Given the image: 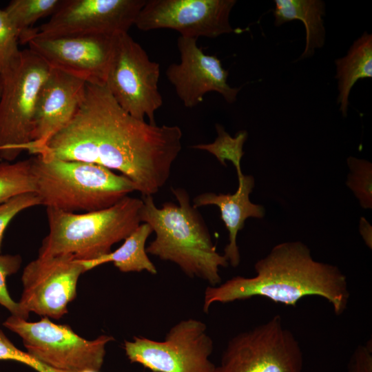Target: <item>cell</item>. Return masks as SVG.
<instances>
[{
  "instance_id": "1",
  "label": "cell",
  "mask_w": 372,
  "mask_h": 372,
  "mask_svg": "<svg viewBox=\"0 0 372 372\" xmlns=\"http://www.w3.org/2000/svg\"><path fill=\"white\" fill-rule=\"evenodd\" d=\"M182 136L178 126H158L131 116L105 85L86 83L73 118L35 155L118 171L143 197L156 194L168 180Z\"/></svg>"
},
{
  "instance_id": "2",
  "label": "cell",
  "mask_w": 372,
  "mask_h": 372,
  "mask_svg": "<svg viewBox=\"0 0 372 372\" xmlns=\"http://www.w3.org/2000/svg\"><path fill=\"white\" fill-rule=\"evenodd\" d=\"M253 277L234 276L205 290L203 310L214 303H229L259 296L275 303L296 306L302 298L316 296L327 300L336 315L347 309L350 292L346 276L335 265L313 259L300 241L275 245L254 265Z\"/></svg>"
},
{
  "instance_id": "3",
  "label": "cell",
  "mask_w": 372,
  "mask_h": 372,
  "mask_svg": "<svg viewBox=\"0 0 372 372\" xmlns=\"http://www.w3.org/2000/svg\"><path fill=\"white\" fill-rule=\"evenodd\" d=\"M178 205L166 202L157 207L153 196L142 197L141 223L150 225L156 237L147 254L176 264L190 278H198L210 286L221 283L220 267L229 262L218 254L209 229L197 208L191 205L187 192L172 189Z\"/></svg>"
},
{
  "instance_id": "4",
  "label": "cell",
  "mask_w": 372,
  "mask_h": 372,
  "mask_svg": "<svg viewBox=\"0 0 372 372\" xmlns=\"http://www.w3.org/2000/svg\"><path fill=\"white\" fill-rule=\"evenodd\" d=\"M30 159L35 193L46 207L74 213L97 211L136 191L128 178L99 165L39 155Z\"/></svg>"
},
{
  "instance_id": "5",
  "label": "cell",
  "mask_w": 372,
  "mask_h": 372,
  "mask_svg": "<svg viewBox=\"0 0 372 372\" xmlns=\"http://www.w3.org/2000/svg\"><path fill=\"white\" fill-rule=\"evenodd\" d=\"M143 205L142 198L127 196L110 207L83 214L46 207L49 232L39 256L70 254L90 260L107 254L141 224Z\"/></svg>"
},
{
  "instance_id": "6",
  "label": "cell",
  "mask_w": 372,
  "mask_h": 372,
  "mask_svg": "<svg viewBox=\"0 0 372 372\" xmlns=\"http://www.w3.org/2000/svg\"><path fill=\"white\" fill-rule=\"evenodd\" d=\"M50 67L30 49L0 74V158L12 162L22 152L34 154L36 105Z\"/></svg>"
},
{
  "instance_id": "7",
  "label": "cell",
  "mask_w": 372,
  "mask_h": 372,
  "mask_svg": "<svg viewBox=\"0 0 372 372\" xmlns=\"http://www.w3.org/2000/svg\"><path fill=\"white\" fill-rule=\"evenodd\" d=\"M3 325L21 338L29 354L45 365L64 372L99 371L104 362L106 345L114 340L109 335L91 340L85 339L70 326L56 324L48 317L29 322L11 315Z\"/></svg>"
},
{
  "instance_id": "8",
  "label": "cell",
  "mask_w": 372,
  "mask_h": 372,
  "mask_svg": "<svg viewBox=\"0 0 372 372\" xmlns=\"http://www.w3.org/2000/svg\"><path fill=\"white\" fill-rule=\"evenodd\" d=\"M214 372H303V353L277 315L233 336Z\"/></svg>"
},
{
  "instance_id": "9",
  "label": "cell",
  "mask_w": 372,
  "mask_h": 372,
  "mask_svg": "<svg viewBox=\"0 0 372 372\" xmlns=\"http://www.w3.org/2000/svg\"><path fill=\"white\" fill-rule=\"evenodd\" d=\"M123 348L131 363H138L153 372H214L209 360L214 342L203 322L184 319L173 325L163 340L134 336Z\"/></svg>"
},
{
  "instance_id": "10",
  "label": "cell",
  "mask_w": 372,
  "mask_h": 372,
  "mask_svg": "<svg viewBox=\"0 0 372 372\" xmlns=\"http://www.w3.org/2000/svg\"><path fill=\"white\" fill-rule=\"evenodd\" d=\"M159 77V63L128 32L117 34L105 86L118 105L133 117L147 116L156 124L155 112L163 105Z\"/></svg>"
},
{
  "instance_id": "11",
  "label": "cell",
  "mask_w": 372,
  "mask_h": 372,
  "mask_svg": "<svg viewBox=\"0 0 372 372\" xmlns=\"http://www.w3.org/2000/svg\"><path fill=\"white\" fill-rule=\"evenodd\" d=\"M147 0H65L50 20L34 28L28 41L78 35L128 32Z\"/></svg>"
},
{
  "instance_id": "12",
  "label": "cell",
  "mask_w": 372,
  "mask_h": 372,
  "mask_svg": "<svg viewBox=\"0 0 372 372\" xmlns=\"http://www.w3.org/2000/svg\"><path fill=\"white\" fill-rule=\"evenodd\" d=\"M85 272L81 260L72 255L38 256L22 273L23 292L18 302L21 310L28 317L32 312L60 319L76 298L78 280Z\"/></svg>"
},
{
  "instance_id": "13",
  "label": "cell",
  "mask_w": 372,
  "mask_h": 372,
  "mask_svg": "<svg viewBox=\"0 0 372 372\" xmlns=\"http://www.w3.org/2000/svg\"><path fill=\"white\" fill-rule=\"evenodd\" d=\"M236 0H147L134 25L142 31L174 30L180 37L216 38L234 32L229 15Z\"/></svg>"
},
{
  "instance_id": "14",
  "label": "cell",
  "mask_w": 372,
  "mask_h": 372,
  "mask_svg": "<svg viewBox=\"0 0 372 372\" xmlns=\"http://www.w3.org/2000/svg\"><path fill=\"white\" fill-rule=\"evenodd\" d=\"M116 35L34 38L27 44L50 68L61 70L86 83L105 85Z\"/></svg>"
},
{
  "instance_id": "15",
  "label": "cell",
  "mask_w": 372,
  "mask_h": 372,
  "mask_svg": "<svg viewBox=\"0 0 372 372\" xmlns=\"http://www.w3.org/2000/svg\"><path fill=\"white\" fill-rule=\"evenodd\" d=\"M180 62L171 64L166 76L185 107L193 108L203 102L209 92L221 94L228 103H234L242 88L227 83L228 71L214 55L206 54L197 45V39L179 37L177 41Z\"/></svg>"
},
{
  "instance_id": "16",
  "label": "cell",
  "mask_w": 372,
  "mask_h": 372,
  "mask_svg": "<svg viewBox=\"0 0 372 372\" xmlns=\"http://www.w3.org/2000/svg\"><path fill=\"white\" fill-rule=\"evenodd\" d=\"M86 83L50 68L37 98L32 141L44 146L73 118L83 100Z\"/></svg>"
},
{
  "instance_id": "17",
  "label": "cell",
  "mask_w": 372,
  "mask_h": 372,
  "mask_svg": "<svg viewBox=\"0 0 372 372\" xmlns=\"http://www.w3.org/2000/svg\"><path fill=\"white\" fill-rule=\"evenodd\" d=\"M238 186L233 194L207 192L196 196L193 200L195 208L205 205H216L220 211L221 219L229 232V243L224 249V256L229 265L236 267L240 261L237 245V235L248 218H262L265 209L254 204L249 199V194L254 187L255 180L251 175H245L241 168L236 169Z\"/></svg>"
},
{
  "instance_id": "18",
  "label": "cell",
  "mask_w": 372,
  "mask_h": 372,
  "mask_svg": "<svg viewBox=\"0 0 372 372\" xmlns=\"http://www.w3.org/2000/svg\"><path fill=\"white\" fill-rule=\"evenodd\" d=\"M273 9L274 24L280 26L285 23L300 20L306 32L305 48L296 60L310 58L317 49L325 43V3L321 0H275Z\"/></svg>"
},
{
  "instance_id": "19",
  "label": "cell",
  "mask_w": 372,
  "mask_h": 372,
  "mask_svg": "<svg viewBox=\"0 0 372 372\" xmlns=\"http://www.w3.org/2000/svg\"><path fill=\"white\" fill-rule=\"evenodd\" d=\"M335 64L339 91L337 103L346 117L352 87L358 80L372 77V34L364 32L353 43L346 56L335 59Z\"/></svg>"
},
{
  "instance_id": "20",
  "label": "cell",
  "mask_w": 372,
  "mask_h": 372,
  "mask_svg": "<svg viewBox=\"0 0 372 372\" xmlns=\"http://www.w3.org/2000/svg\"><path fill=\"white\" fill-rule=\"evenodd\" d=\"M152 232L150 225L143 223L115 251L94 260H81L85 271L105 263L113 262L121 272L146 271L151 274H156V267L149 258L145 247L146 241Z\"/></svg>"
},
{
  "instance_id": "21",
  "label": "cell",
  "mask_w": 372,
  "mask_h": 372,
  "mask_svg": "<svg viewBox=\"0 0 372 372\" xmlns=\"http://www.w3.org/2000/svg\"><path fill=\"white\" fill-rule=\"evenodd\" d=\"M65 0H12L4 9L19 34V41L24 44L40 19L52 16Z\"/></svg>"
},
{
  "instance_id": "22",
  "label": "cell",
  "mask_w": 372,
  "mask_h": 372,
  "mask_svg": "<svg viewBox=\"0 0 372 372\" xmlns=\"http://www.w3.org/2000/svg\"><path fill=\"white\" fill-rule=\"evenodd\" d=\"M27 192H35L31 159L0 161V204Z\"/></svg>"
},
{
  "instance_id": "23",
  "label": "cell",
  "mask_w": 372,
  "mask_h": 372,
  "mask_svg": "<svg viewBox=\"0 0 372 372\" xmlns=\"http://www.w3.org/2000/svg\"><path fill=\"white\" fill-rule=\"evenodd\" d=\"M216 130L218 136L213 143L196 145L192 147L207 151L225 166L227 165L225 161H229L236 169L240 168V161L244 155L243 145L248 136L247 131L240 130L232 137L220 124L216 125Z\"/></svg>"
},
{
  "instance_id": "24",
  "label": "cell",
  "mask_w": 372,
  "mask_h": 372,
  "mask_svg": "<svg viewBox=\"0 0 372 372\" xmlns=\"http://www.w3.org/2000/svg\"><path fill=\"white\" fill-rule=\"evenodd\" d=\"M347 165L350 172L347 186L353 192L364 209L372 208V164L361 158L349 156Z\"/></svg>"
},
{
  "instance_id": "25",
  "label": "cell",
  "mask_w": 372,
  "mask_h": 372,
  "mask_svg": "<svg viewBox=\"0 0 372 372\" xmlns=\"http://www.w3.org/2000/svg\"><path fill=\"white\" fill-rule=\"evenodd\" d=\"M19 34L4 10L0 9V74L19 56Z\"/></svg>"
},
{
  "instance_id": "26",
  "label": "cell",
  "mask_w": 372,
  "mask_h": 372,
  "mask_svg": "<svg viewBox=\"0 0 372 372\" xmlns=\"http://www.w3.org/2000/svg\"><path fill=\"white\" fill-rule=\"evenodd\" d=\"M22 258L20 255L0 254V304L8 309L12 316L27 320L18 302L11 298L6 287L8 276L14 274L20 269Z\"/></svg>"
},
{
  "instance_id": "27",
  "label": "cell",
  "mask_w": 372,
  "mask_h": 372,
  "mask_svg": "<svg viewBox=\"0 0 372 372\" xmlns=\"http://www.w3.org/2000/svg\"><path fill=\"white\" fill-rule=\"evenodd\" d=\"M41 205L35 192H27L17 195L0 204V254L4 232L10 221L21 211Z\"/></svg>"
},
{
  "instance_id": "28",
  "label": "cell",
  "mask_w": 372,
  "mask_h": 372,
  "mask_svg": "<svg viewBox=\"0 0 372 372\" xmlns=\"http://www.w3.org/2000/svg\"><path fill=\"white\" fill-rule=\"evenodd\" d=\"M0 360H10L25 364L37 372H64L54 370L18 349L0 329Z\"/></svg>"
},
{
  "instance_id": "29",
  "label": "cell",
  "mask_w": 372,
  "mask_h": 372,
  "mask_svg": "<svg viewBox=\"0 0 372 372\" xmlns=\"http://www.w3.org/2000/svg\"><path fill=\"white\" fill-rule=\"evenodd\" d=\"M347 372H372L371 341L355 349L348 362Z\"/></svg>"
},
{
  "instance_id": "30",
  "label": "cell",
  "mask_w": 372,
  "mask_h": 372,
  "mask_svg": "<svg viewBox=\"0 0 372 372\" xmlns=\"http://www.w3.org/2000/svg\"><path fill=\"white\" fill-rule=\"evenodd\" d=\"M359 231L365 244L372 248V227L364 217H362L359 224Z\"/></svg>"
},
{
  "instance_id": "31",
  "label": "cell",
  "mask_w": 372,
  "mask_h": 372,
  "mask_svg": "<svg viewBox=\"0 0 372 372\" xmlns=\"http://www.w3.org/2000/svg\"><path fill=\"white\" fill-rule=\"evenodd\" d=\"M0 95H1V91H0Z\"/></svg>"
}]
</instances>
